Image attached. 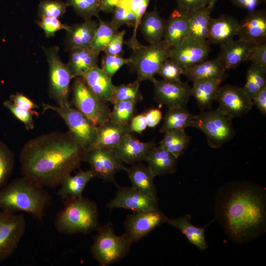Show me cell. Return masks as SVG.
I'll return each instance as SVG.
<instances>
[{
	"mask_svg": "<svg viewBox=\"0 0 266 266\" xmlns=\"http://www.w3.org/2000/svg\"><path fill=\"white\" fill-rule=\"evenodd\" d=\"M151 81L154 84L155 100L159 104L165 105L168 108L186 107L192 96L191 87L187 83L164 79L158 80L155 78Z\"/></svg>",
	"mask_w": 266,
	"mask_h": 266,
	"instance_id": "obj_15",
	"label": "cell"
},
{
	"mask_svg": "<svg viewBox=\"0 0 266 266\" xmlns=\"http://www.w3.org/2000/svg\"><path fill=\"white\" fill-rule=\"evenodd\" d=\"M52 200V196L43 187L23 176L0 189V209L2 211H23L40 222Z\"/></svg>",
	"mask_w": 266,
	"mask_h": 266,
	"instance_id": "obj_3",
	"label": "cell"
},
{
	"mask_svg": "<svg viewBox=\"0 0 266 266\" xmlns=\"http://www.w3.org/2000/svg\"><path fill=\"white\" fill-rule=\"evenodd\" d=\"M37 21L38 26L42 29L46 37L55 35V33L61 30L66 31L68 26L62 24L59 19L42 16Z\"/></svg>",
	"mask_w": 266,
	"mask_h": 266,
	"instance_id": "obj_49",
	"label": "cell"
},
{
	"mask_svg": "<svg viewBox=\"0 0 266 266\" xmlns=\"http://www.w3.org/2000/svg\"><path fill=\"white\" fill-rule=\"evenodd\" d=\"M94 238L91 252L100 266H109L122 260L130 252L133 243L127 234H115L113 224L100 226Z\"/></svg>",
	"mask_w": 266,
	"mask_h": 266,
	"instance_id": "obj_5",
	"label": "cell"
},
{
	"mask_svg": "<svg viewBox=\"0 0 266 266\" xmlns=\"http://www.w3.org/2000/svg\"><path fill=\"white\" fill-rule=\"evenodd\" d=\"M131 132L141 134L147 127L144 112L134 116L129 125Z\"/></svg>",
	"mask_w": 266,
	"mask_h": 266,
	"instance_id": "obj_53",
	"label": "cell"
},
{
	"mask_svg": "<svg viewBox=\"0 0 266 266\" xmlns=\"http://www.w3.org/2000/svg\"><path fill=\"white\" fill-rule=\"evenodd\" d=\"M128 133H132L129 126L109 120L97 126V137L92 147L114 149Z\"/></svg>",
	"mask_w": 266,
	"mask_h": 266,
	"instance_id": "obj_25",
	"label": "cell"
},
{
	"mask_svg": "<svg viewBox=\"0 0 266 266\" xmlns=\"http://www.w3.org/2000/svg\"><path fill=\"white\" fill-rule=\"evenodd\" d=\"M109 210L121 208L135 211L158 209L157 196L144 194L133 187H119L107 204Z\"/></svg>",
	"mask_w": 266,
	"mask_h": 266,
	"instance_id": "obj_16",
	"label": "cell"
},
{
	"mask_svg": "<svg viewBox=\"0 0 266 266\" xmlns=\"http://www.w3.org/2000/svg\"><path fill=\"white\" fill-rule=\"evenodd\" d=\"M232 119L217 109L204 111L196 115L195 128L204 133L211 147L218 148L234 135Z\"/></svg>",
	"mask_w": 266,
	"mask_h": 266,
	"instance_id": "obj_10",
	"label": "cell"
},
{
	"mask_svg": "<svg viewBox=\"0 0 266 266\" xmlns=\"http://www.w3.org/2000/svg\"><path fill=\"white\" fill-rule=\"evenodd\" d=\"M122 0H100V11L112 12L115 7Z\"/></svg>",
	"mask_w": 266,
	"mask_h": 266,
	"instance_id": "obj_58",
	"label": "cell"
},
{
	"mask_svg": "<svg viewBox=\"0 0 266 266\" xmlns=\"http://www.w3.org/2000/svg\"><path fill=\"white\" fill-rule=\"evenodd\" d=\"M266 68L252 64L248 67L246 76V82L242 88L252 99L266 87Z\"/></svg>",
	"mask_w": 266,
	"mask_h": 266,
	"instance_id": "obj_37",
	"label": "cell"
},
{
	"mask_svg": "<svg viewBox=\"0 0 266 266\" xmlns=\"http://www.w3.org/2000/svg\"><path fill=\"white\" fill-rule=\"evenodd\" d=\"M98 18L99 24L91 48L99 55L100 52L103 51L112 37L118 32V29L110 22L103 21L99 17Z\"/></svg>",
	"mask_w": 266,
	"mask_h": 266,
	"instance_id": "obj_38",
	"label": "cell"
},
{
	"mask_svg": "<svg viewBox=\"0 0 266 266\" xmlns=\"http://www.w3.org/2000/svg\"><path fill=\"white\" fill-rule=\"evenodd\" d=\"M3 105L11 113L25 125L26 130H33L34 128L33 116H38V113L35 110H29L14 104L11 100H6Z\"/></svg>",
	"mask_w": 266,
	"mask_h": 266,
	"instance_id": "obj_46",
	"label": "cell"
},
{
	"mask_svg": "<svg viewBox=\"0 0 266 266\" xmlns=\"http://www.w3.org/2000/svg\"><path fill=\"white\" fill-rule=\"evenodd\" d=\"M113 16L111 21L112 24L117 29L123 25L129 27L135 25L134 15L131 9L128 0H122L113 9Z\"/></svg>",
	"mask_w": 266,
	"mask_h": 266,
	"instance_id": "obj_43",
	"label": "cell"
},
{
	"mask_svg": "<svg viewBox=\"0 0 266 266\" xmlns=\"http://www.w3.org/2000/svg\"><path fill=\"white\" fill-rule=\"evenodd\" d=\"M246 61L259 66L266 68V43L255 44L251 49Z\"/></svg>",
	"mask_w": 266,
	"mask_h": 266,
	"instance_id": "obj_50",
	"label": "cell"
},
{
	"mask_svg": "<svg viewBox=\"0 0 266 266\" xmlns=\"http://www.w3.org/2000/svg\"><path fill=\"white\" fill-rule=\"evenodd\" d=\"M225 76L203 78L193 81L191 93L201 110L209 109L216 100L218 89Z\"/></svg>",
	"mask_w": 266,
	"mask_h": 266,
	"instance_id": "obj_24",
	"label": "cell"
},
{
	"mask_svg": "<svg viewBox=\"0 0 266 266\" xmlns=\"http://www.w3.org/2000/svg\"><path fill=\"white\" fill-rule=\"evenodd\" d=\"M94 178L90 169L83 171L80 170L75 174H69L65 177L60 185L57 192L63 202L72 199L83 197V192L89 181Z\"/></svg>",
	"mask_w": 266,
	"mask_h": 266,
	"instance_id": "obj_27",
	"label": "cell"
},
{
	"mask_svg": "<svg viewBox=\"0 0 266 266\" xmlns=\"http://www.w3.org/2000/svg\"><path fill=\"white\" fill-rule=\"evenodd\" d=\"M123 170L127 172L132 187L144 194L157 196L154 182L155 176L148 166L135 163L129 167H124Z\"/></svg>",
	"mask_w": 266,
	"mask_h": 266,
	"instance_id": "obj_31",
	"label": "cell"
},
{
	"mask_svg": "<svg viewBox=\"0 0 266 266\" xmlns=\"http://www.w3.org/2000/svg\"><path fill=\"white\" fill-rule=\"evenodd\" d=\"M125 30L116 33L110 40L103 51L107 55L121 56L123 50Z\"/></svg>",
	"mask_w": 266,
	"mask_h": 266,
	"instance_id": "obj_51",
	"label": "cell"
},
{
	"mask_svg": "<svg viewBox=\"0 0 266 266\" xmlns=\"http://www.w3.org/2000/svg\"><path fill=\"white\" fill-rule=\"evenodd\" d=\"M196 115L188 110L186 107L169 108L164 117L160 132L185 130L189 127H195Z\"/></svg>",
	"mask_w": 266,
	"mask_h": 266,
	"instance_id": "obj_32",
	"label": "cell"
},
{
	"mask_svg": "<svg viewBox=\"0 0 266 266\" xmlns=\"http://www.w3.org/2000/svg\"><path fill=\"white\" fill-rule=\"evenodd\" d=\"M68 6L66 2L59 0H43L40 2L38 8L39 17H50L60 19L66 11Z\"/></svg>",
	"mask_w": 266,
	"mask_h": 266,
	"instance_id": "obj_45",
	"label": "cell"
},
{
	"mask_svg": "<svg viewBox=\"0 0 266 266\" xmlns=\"http://www.w3.org/2000/svg\"><path fill=\"white\" fill-rule=\"evenodd\" d=\"M72 86V103L96 126L110 120L111 110L89 89L81 77L75 78Z\"/></svg>",
	"mask_w": 266,
	"mask_h": 266,
	"instance_id": "obj_9",
	"label": "cell"
},
{
	"mask_svg": "<svg viewBox=\"0 0 266 266\" xmlns=\"http://www.w3.org/2000/svg\"><path fill=\"white\" fill-rule=\"evenodd\" d=\"M235 6L247 10L248 12H253L265 0H231Z\"/></svg>",
	"mask_w": 266,
	"mask_h": 266,
	"instance_id": "obj_56",
	"label": "cell"
},
{
	"mask_svg": "<svg viewBox=\"0 0 266 266\" xmlns=\"http://www.w3.org/2000/svg\"><path fill=\"white\" fill-rule=\"evenodd\" d=\"M137 101L134 100H123L113 104L110 120L125 126H129L134 116Z\"/></svg>",
	"mask_w": 266,
	"mask_h": 266,
	"instance_id": "obj_39",
	"label": "cell"
},
{
	"mask_svg": "<svg viewBox=\"0 0 266 266\" xmlns=\"http://www.w3.org/2000/svg\"><path fill=\"white\" fill-rule=\"evenodd\" d=\"M139 84L140 82L136 80L133 83L115 86L109 102L113 104L123 100H141L142 97L139 91Z\"/></svg>",
	"mask_w": 266,
	"mask_h": 266,
	"instance_id": "obj_40",
	"label": "cell"
},
{
	"mask_svg": "<svg viewBox=\"0 0 266 266\" xmlns=\"http://www.w3.org/2000/svg\"><path fill=\"white\" fill-rule=\"evenodd\" d=\"M170 49L163 39L147 46L141 45L133 50L128 65L136 71L137 80L140 82L152 81L163 63L169 59Z\"/></svg>",
	"mask_w": 266,
	"mask_h": 266,
	"instance_id": "obj_6",
	"label": "cell"
},
{
	"mask_svg": "<svg viewBox=\"0 0 266 266\" xmlns=\"http://www.w3.org/2000/svg\"><path fill=\"white\" fill-rule=\"evenodd\" d=\"M10 99V100L15 105L29 110H34V109L39 107L38 105L30 98L20 93L11 95Z\"/></svg>",
	"mask_w": 266,
	"mask_h": 266,
	"instance_id": "obj_52",
	"label": "cell"
},
{
	"mask_svg": "<svg viewBox=\"0 0 266 266\" xmlns=\"http://www.w3.org/2000/svg\"><path fill=\"white\" fill-rule=\"evenodd\" d=\"M184 69L174 61L168 59L161 66L157 74L164 79L181 82V76L183 73Z\"/></svg>",
	"mask_w": 266,
	"mask_h": 266,
	"instance_id": "obj_48",
	"label": "cell"
},
{
	"mask_svg": "<svg viewBox=\"0 0 266 266\" xmlns=\"http://www.w3.org/2000/svg\"><path fill=\"white\" fill-rule=\"evenodd\" d=\"M253 105H255L261 113L266 115V87L260 91L253 99Z\"/></svg>",
	"mask_w": 266,
	"mask_h": 266,
	"instance_id": "obj_57",
	"label": "cell"
},
{
	"mask_svg": "<svg viewBox=\"0 0 266 266\" xmlns=\"http://www.w3.org/2000/svg\"><path fill=\"white\" fill-rule=\"evenodd\" d=\"M147 127L154 128L160 122L162 118V112L160 109L152 108L144 112Z\"/></svg>",
	"mask_w": 266,
	"mask_h": 266,
	"instance_id": "obj_55",
	"label": "cell"
},
{
	"mask_svg": "<svg viewBox=\"0 0 266 266\" xmlns=\"http://www.w3.org/2000/svg\"><path fill=\"white\" fill-rule=\"evenodd\" d=\"M98 22L91 19L69 26L66 31V49L91 48Z\"/></svg>",
	"mask_w": 266,
	"mask_h": 266,
	"instance_id": "obj_21",
	"label": "cell"
},
{
	"mask_svg": "<svg viewBox=\"0 0 266 266\" xmlns=\"http://www.w3.org/2000/svg\"><path fill=\"white\" fill-rule=\"evenodd\" d=\"M156 145L154 141L141 142L133 136L126 134L114 150L123 163L133 164L145 160L150 150Z\"/></svg>",
	"mask_w": 266,
	"mask_h": 266,
	"instance_id": "obj_19",
	"label": "cell"
},
{
	"mask_svg": "<svg viewBox=\"0 0 266 266\" xmlns=\"http://www.w3.org/2000/svg\"><path fill=\"white\" fill-rule=\"evenodd\" d=\"M190 140V136L185 130L169 131L165 133L159 146L178 159L186 150Z\"/></svg>",
	"mask_w": 266,
	"mask_h": 266,
	"instance_id": "obj_36",
	"label": "cell"
},
{
	"mask_svg": "<svg viewBox=\"0 0 266 266\" xmlns=\"http://www.w3.org/2000/svg\"><path fill=\"white\" fill-rule=\"evenodd\" d=\"M44 111L53 110L64 120L68 132L86 150L92 147L97 137V126L76 108L70 104L59 106L43 103Z\"/></svg>",
	"mask_w": 266,
	"mask_h": 266,
	"instance_id": "obj_7",
	"label": "cell"
},
{
	"mask_svg": "<svg viewBox=\"0 0 266 266\" xmlns=\"http://www.w3.org/2000/svg\"><path fill=\"white\" fill-rule=\"evenodd\" d=\"M189 33L188 11L180 8L173 10L165 21L163 39L171 48L189 37Z\"/></svg>",
	"mask_w": 266,
	"mask_h": 266,
	"instance_id": "obj_20",
	"label": "cell"
},
{
	"mask_svg": "<svg viewBox=\"0 0 266 266\" xmlns=\"http://www.w3.org/2000/svg\"><path fill=\"white\" fill-rule=\"evenodd\" d=\"M238 27V21L231 16L223 15L211 18L207 40L220 45L230 42L237 34Z\"/></svg>",
	"mask_w": 266,
	"mask_h": 266,
	"instance_id": "obj_23",
	"label": "cell"
},
{
	"mask_svg": "<svg viewBox=\"0 0 266 266\" xmlns=\"http://www.w3.org/2000/svg\"><path fill=\"white\" fill-rule=\"evenodd\" d=\"M213 7L209 5L188 11L189 37L200 40H207Z\"/></svg>",
	"mask_w": 266,
	"mask_h": 266,
	"instance_id": "obj_33",
	"label": "cell"
},
{
	"mask_svg": "<svg viewBox=\"0 0 266 266\" xmlns=\"http://www.w3.org/2000/svg\"><path fill=\"white\" fill-rule=\"evenodd\" d=\"M177 159L160 146L155 145L149 152L145 161L156 176L175 172L177 165Z\"/></svg>",
	"mask_w": 266,
	"mask_h": 266,
	"instance_id": "obj_29",
	"label": "cell"
},
{
	"mask_svg": "<svg viewBox=\"0 0 266 266\" xmlns=\"http://www.w3.org/2000/svg\"><path fill=\"white\" fill-rule=\"evenodd\" d=\"M89 89L103 102L110 101L115 85L98 66L86 71L81 76Z\"/></svg>",
	"mask_w": 266,
	"mask_h": 266,
	"instance_id": "obj_26",
	"label": "cell"
},
{
	"mask_svg": "<svg viewBox=\"0 0 266 266\" xmlns=\"http://www.w3.org/2000/svg\"><path fill=\"white\" fill-rule=\"evenodd\" d=\"M239 23L237 34L239 39L254 44L266 42V13L262 10L248 12Z\"/></svg>",
	"mask_w": 266,
	"mask_h": 266,
	"instance_id": "obj_18",
	"label": "cell"
},
{
	"mask_svg": "<svg viewBox=\"0 0 266 266\" xmlns=\"http://www.w3.org/2000/svg\"><path fill=\"white\" fill-rule=\"evenodd\" d=\"M66 2L78 16L85 20L91 19L93 16L99 17L100 0H66Z\"/></svg>",
	"mask_w": 266,
	"mask_h": 266,
	"instance_id": "obj_41",
	"label": "cell"
},
{
	"mask_svg": "<svg viewBox=\"0 0 266 266\" xmlns=\"http://www.w3.org/2000/svg\"><path fill=\"white\" fill-rule=\"evenodd\" d=\"M208 4L207 5H210L211 7H214L215 4L218 0H207Z\"/></svg>",
	"mask_w": 266,
	"mask_h": 266,
	"instance_id": "obj_59",
	"label": "cell"
},
{
	"mask_svg": "<svg viewBox=\"0 0 266 266\" xmlns=\"http://www.w3.org/2000/svg\"><path fill=\"white\" fill-rule=\"evenodd\" d=\"M165 21L156 9L145 12L139 25L140 31L146 40L150 43L163 39Z\"/></svg>",
	"mask_w": 266,
	"mask_h": 266,
	"instance_id": "obj_35",
	"label": "cell"
},
{
	"mask_svg": "<svg viewBox=\"0 0 266 266\" xmlns=\"http://www.w3.org/2000/svg\"><path fill=\"white\" fill-rule=\"evenodd\" d=\"M256 44L238 39L220 45L217 57L226 69L234 68L246 61L249 52Z\"/></svg>",
	"mask_w": 266,
	"mask_h": 266,
	"instance_id": "obj_22",
	"label": "cell"
},
{
	"mask_svg": "<svg viewBox=\"0 0 266 266\" xmlns=\"http://www.w3.org/2000/svg\"><path fill=\"white\" fill-rule=\"evenodd\" d=\"M84 162L89 164L94 178L115 184V175L125 167L115 150L110 149L90 148L85 151Z\"/></svg>",
	"mask_w": 266,
	"mask_h": 266,
	"instance_id": "obj_12",
	"label": "cell"
},
{
	"mask_svg": "<svg viewBox=\"0 0 266 266\" xmlns=\"http://www.w3.org/2000/svg\"><path fill=\"white\" fill-rule=\"evenodd\" d=\"M150 0H128L131 10L133 12L135 19V25L133 35L128 41L127 45L132 50L140 45L136 38V31L141 19L145 13Z\"/></svg>",
	"mask_w": 266,
	"mask_h": 266,
	"instance_id": "obj_44",
	"label": "cell"
},
{
	"mask_svg": "<svg viewBox=\"0 0 266 266\" xmlns=\"http://www.w3.org/2000/svg\"><path fill=\"white\" fill-rule=\"evenodd\" d=\"M49 66V94L57 105L69 104L68 94L72 75L61 60L57 46L43 48Z\"/></svg>",
	"mask_w": 266,
	"mask_h": 266,
	"instance_id": "obj_8",
	"label": "cell"
},
{
	"mask_svg": "<svg viewBox=\"0 0 266 266\" xmlns=\"http://www.w3.org/2000/svg\"><path fill=\"white\" fill-rule=\"evenodd\" d=\"M179 8L189 11L198 9L208 4L207 0H175Z\"/></svg>",
	"mask_w": 266,
	"mask_h": 266,
	"instance_id": "obj_54",
	"label": "cell"
},
{
	"mask_svg": "<svg viewBox=\"0 0 266 266\" xmlns=\"http://www.w3.org/2000/svg\"><path fill=\"white\" fill-rule=\"evenodd\" d=\"M57 214L55 227L60 233L67 235L87 234L97 231L100 225L96 203L83 197L63 202Z\"/></svg>",
	"mask_w": 266,
	"mask_h": 266,
	"instance_id": "obj_4",
	"label": "cell"
},
{
	"mask_svg": "<svg viewBox=\"0 0 266 266\" xmlns=\"http://www.w3.org/2000/svg\"><path fill=\"white\" fill-rule=\"evenodd\" d=\"M14 155L3 142L0 141V189L7 183L14 166Z\"/></svg>",
	"mask_w": 266,
	"mask_h": 266,
	"instance_id": "obj_42",
	"label": "cell"
},
{
	"mask_svg": "<svg viewBox=\"0 0 266 266\" xmlns=\"http://www.w3.org/2000/svg\"><path fill=\"white\" fill-rule=\"evenodd\" d=\"M98 56L91 48L70 50L66 65L73 78L81 77L88 70L97 66Z\"/></svg>",
	"mask_w": 266,
	"mask_h": 266,
	"instance_id": "obj_30",
	"label": "cell"
},
{
	"mask_svg": "<svg viewBox=\"0 0 266 266\" xmlns=\"http://www.w3.org/2000/svg\"><path fill=\"white\" fill-rule=\"evenodd\" d=\"M129 58L125 59L121 56H115L105 54L102 56L101 66L102 69L112 79L116 72L124 65H129Z\"/></svg>",
	"mask_w": 266,
	"mask_h": 266,
	"instance_id": "obj_47",
	"label": "cell"
},
{
	"mask_svg": "<svg viewBox=\"0 0 266 266\" xmlns=\"http://www.w3.org/2000/svg\"><path fill=\"white\" fill-rule=\"evenodd\" d=\"M190 214H185L177 218H168L166 223L179 230L190 243L198 249L205 250L207 248L205 231L208 225L202 228L195 226L192 224Z\"/></svg>",
	"mask_w": 266,
	"mask_h": 266,
	"instance_id": "obj_28",
	"label": "cell"
},
{
	"mask_svg": "<svg viewBox=\"0 0 266 266\" xmlns=\"http://www.w3.org/2000/svg\"><path fill=\"white\" fill-rule=\"evenodd\" d=\"M210 51L208 40L189 37L178 45L170 48L169 59L185 69L207 59Z\"/></svg>",
	"mask_w": 266,
	"mask_h": 266,
	"instance_id": "obj_17",
	"label": "cell"
},
{
	"mask_svg": "<svg viewBox=\"0 0 266 266\" xmlns=\"http://www.w3.org/2000/svg\"><path fill=\"white\" fill-rule=\"evenodd\" d=\"M26 229V221L23 214L0 212V262L15 252Z\"/></svg>",
	"mask_w": 266,
	"mask_h": 266,
	"instance_id": "obj_11",
	"label": "cell"
},
{
	"mask_svg": "<svg viewBox=\"0 0 266 266\" xmlns=\"http://www.w3.org/2000/svg\"><path fill=\"white\" fill-rule=\"evenodd\" d=\"M168 218L159 209L135 211L125 221V233L132 242H136L165 223Z\"/></svg>",
	"mask_w": 266,
	"mask_h": 266,
	"instance_id": "obj_14",
	"label": "cell"
},
{
	"mask_svg": "<svg viewBox=\"0 0 266 266\" xmlns=\"http://www.w3.org/2000/svg\"><path fill=\"white\" fill-rule=\"evenodd\" d=\"M216 100L219 103L217 109L232 119L244 115L254 105L242 87L230 84L220 86Z\"/></svg>",
	"mask_w": 266,
	"mask_h": 266,
	"instance_id": "obj_13",
	"label": "cell"
},
{
	"mask_svg": "<svg viewBox=\"0 0 266 266\" xmlns=\"http://www.w3.org/2000/svg\"><path fill=\"white\" fill-rule=\"evenodd\" d=\"M225 68L219 59L205 60L184 69L183 74L189 80L225 76Z\"/></svg>",
	"mask_w": 266,
	"mask_h": 266,
	"instance_id": "obj_34",
	"label": "cell"
},
{
	"mask_svg": "<svg viewBox=\"0 0 266 266\" xmlns=\"http://www.w3.org/2000/svg\"><path fill=\"white\" fill-rule=\"evenodd\" d=\"M85 151L68 131L41 134L22 149V175L43 187H56L84 162Z\"/></svg>",
	"mask_w": 266,
	"mask_h": 266,
	"instance_id": "obj_1",
	"label": "cell"
},
{
	"mask_svg": "<svg viewBox=\"0 0 266 266\" xmlns=\"http://www.w3.org/2000/svg\"><path fill=\"white\" fill-rule=\"evenodd\" d=\"M215 214L231 240L251 241L266 232V190L248 181L226 183L218 191Z\"/></svg>",
	"mask_w": 266,
	"mask_h": 266,
	"instance_id": "obj_2",
	"label": "cell"
}]
</instances>
